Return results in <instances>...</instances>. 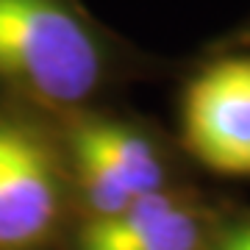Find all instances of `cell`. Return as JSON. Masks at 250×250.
I'll use <instances>...</instances> for the list:
<instances>
[{
    "mask_svg": "<svg viewBox=\"0 0 250 250\" xmlns=\"http://www.w3.org/2000/svg\"><path fill=\"white\" fill-rule=\"evenodd\" d=\"M59 184L50 156L25 128L0 123V248H28L50 231Z\"/></svg>",
    "mask_w": 250,
    "mask_h": 250,
    "instance_id": "obj_3",
    "label": "cell"
},
{
    "mask_svg": "<svg viewBox=\"0 0 250 250\" xmlns=\"http://www.w3.org/2000/svg\"><path fill=\"white\" fill-rule=\"evenodd\" d=\"M72 139L86 145L111 170V175L131 192V197L161 192L164 184L161 161L139 131L114 120H83L75 125Z\"/></svg>",
    "mask_w": 250,
    "mask_h": 250,
    "instance_id": "obj_5",
    "label": "cell"
},
{
    "mask_svg": "<svg viewBox=\"0 0 250 250\" xmlns=\"http://www.w3.org/2000/svg\"><path fill=\"white\" fill-rule=\"evenodd\" d=\"M220 250H250L248 245H245V239H242L236 231H231L228 236H225L223 242H220Z\"/></svg>",
    "mask_w": 250,
    "mask_h": 250,
    "instance_id": "obj_7",
    "label": "cell"
},
{
    "mask_svg": "<svg viewBox=\"0 0 250 250\" xmlns=\"http://www.w3.org/2000/svg\"><path fill=\"white\" fill-rule=\"evenodd\" d=\"M81 250H197V220L172 195L153 192L114 217H95Z\"/></svg>",
    "mask_w": 250,
    "mask_h": 250,
    "instance_id": "obj_4",
    "label": "cell"
},
{
    "mask_svg": "<svg viewBox=\"0 0 250 250\" xmlns=\"http://www.w3.org/2000/svg\"><path fill=\"white\" fill-rule=\"evenodd\" d=\"M100 72L98 42L59 0H0V78L72 106L92 95Z\"/></svg>",
    "mask_w": 250,
    "mask_h": 250,
    "instance_id": "obj_1",
    "label": "cell"
},
{
    "mask_svg": "<svg viewBox=\"0 0 250 250\" xmlns=\"http://www.w3.org/2000/svg\"><path fill=\"white\" fill-rule=\"evenodd\" d=\"M184 142L208 170L250 175V56L208 64L184 92Z\"/></svg>",
    "mask_w": 250,
    "mask_h": 250,
    "instance_id": "obj_2",
    "label": "cell"
},
{
    "mask_svg": "<svg viewBox=\"0 0 250 250\" xmlns=\"http://www.w3.org/2000/svg\"><path fill=\"white\" fill-rule=\"evenodd\" d=\"M236 233H239L242 239H245V245L250 248V225H245V228H236Z\"/></svg>",
    "mask_w": 250,
    "mask_h": 250,
    "instance_id": "obj_8",
    "label": "cell"
},
{
    "mask_svg": "<svg viewBox=\"0 0 250 250\" xmlns=\"http://www.w3.org/2000/svg\"><path fill=\"white\" fill-rule=\"evenodd\" d=\"M72 153H75V167H78L81 189H83V197L92 206L95 217H114L136 200L86 145H81L72 139Z\"/></svg>",
    "mask_w": 250,
    "mask_h": 250,
    "instance_id": "obj_6",
    "label": "cell"
}]
</instances>
